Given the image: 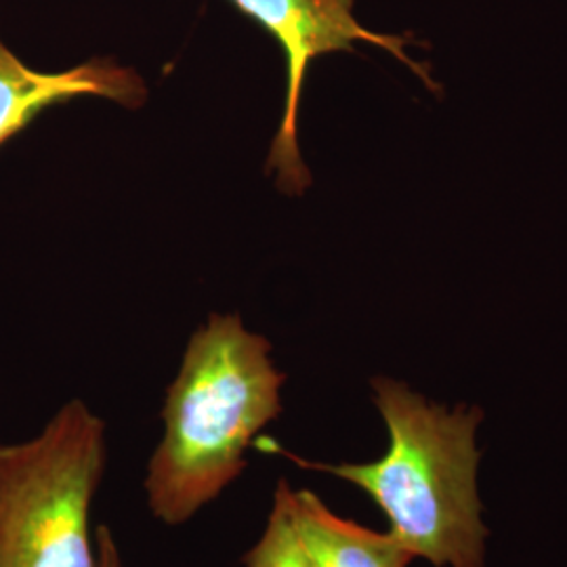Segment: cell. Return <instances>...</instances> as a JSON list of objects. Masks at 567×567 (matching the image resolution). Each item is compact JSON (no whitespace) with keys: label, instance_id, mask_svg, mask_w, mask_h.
I'll return each mask as SVG.
<instances>
[{"label":"cell","instance_id":"6da1fadb","mask_svg":"<svg viewBox=\"0 0 567 567\" xmlns=\"http://www.w3.org/2000/svg\"><path fill=\"white\" fill-rule=\"evenodd\" d=\"M269 341L238 313H210L166 391L164 435L143 489L164 526H182L246 468V450L282 414V372Z\"/></svg>","mask_w":567,"mask_h":567},{"label":"cell","instance_id":"7a4b0ae2","mask_svg":"<svg viewBox=\"0 0 567 567\" xmlns=\"http://www.w3.org/2000/svg\"><path fill=\"white\" fill-rule=\"evenodd\" d=\"M372 391L389 431L383 458L322 465L269 446L303 468L364 489L385 513L389 534L414 557L435 567H484L487 527L475 482V431L484 419L482 410L431 404L405 383L385 377L372 381Z\"/></svg>","mask_w":567,"mask_h":567},{"label":"cell","instance_id":"3957f363","mask_svg":"<svg viewBox=\"0 0 567 567\" xmlns=\"http://www.w3.org/2000/svg\"><path fill=\"white\" fill-rule=\"evenodd\" d=\"M105 458V423L81 400L0 446V567H97L89 519Z\"/></svg>","mask_w":567,"mask_h":567},{"label":"cell","instance_id":"277c9868","mask_svg":"<svg viewBox=\"0 0 567 567\" xmlns=\"http://www.w3.org/2000/svg\"><path fill=\"white\" fill-rule=\"evenodd\" d=\"M243 16L257 21L280 42L286 60V102L282 121L271 143L265 171L274 173L276 187L286 196H301L311 173L299 150V105L307 68L337 51H353L355 42L385 49L410 68L429 91H440L429 68L405 53L410 39L364 28L353 16V0H229Z\"/></svg>","mask_w":567,"mask_h":567},{"label":"cell","instance_id":"5b68a950","mask_svg":"<svg viewBox=\"0 0 567 567\" xmlns=\"http://www.w3.org/2000/svg\"><path fill=\"white\" fill-rule=\"evenodd\" d=\"M76 97H103L140 110L147 89L133 68L97 58L65 72H39L0 41V147L44 110Z\"/></svg>","mask_w":567,"mask_h":567},{"label":"cell","instance_id":"8992f818","mask_svg":"<svg viewBox=\"0 0 567 567\" xmlns=\"http://www.w3.org/2000/svg\"><path fill=\"white\" fill-rule=\"evenodd\" d=\"M292 511L316 567H408L414 559L389 532L339 517L311 489H292Z\"/></svg>","mask_w":567,"mask_h":567},{"label":"cell","instance_id":"52a82bcc","mask_svg":"<svg viewBox=\"0 0 567 567\" xmlns=\"http://www.w3.org/2000/svg\"><path fill=\"white\" fill-rule=\"evenodd\" d=\"M244 567H316L292 511V487L280 480L261 538L243 557Z\"/></svg>","mask_w":567,"mask_h":567},{"label":"cell","instance_id":"ba28073f","mask_svg":"<svg viewBox=\"0 0 567 567\" xmlns=\"http://www.w3.org/2000/svg\"><path fill=\"white\" fill-rule=\"evenodd\" d=\"M95 550H97V567H124L116 538L107 526L95 529Z\"/></svg>","mask_w":567,"mask_h":567}]
</instances>
